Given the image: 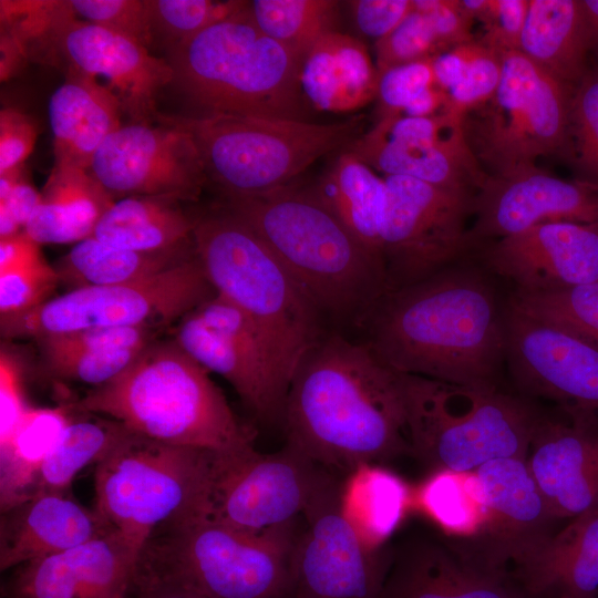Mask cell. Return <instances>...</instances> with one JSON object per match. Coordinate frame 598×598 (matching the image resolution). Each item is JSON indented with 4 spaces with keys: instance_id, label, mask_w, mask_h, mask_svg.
I'll use <instances>...</instances> for the list:
<instances>
[{
    "instance_id": "obj_39",
    "label": "cell",
    "mask_w": 598,
    "mask_h": 598,
    "mask_svg": "<svg viewBox=\"0 0 598 598\" xmlns=\"http://www.w3.org/2000/svg\"><path fill=\"white\" fill-rule=\"evenodd\" d=\"M412 506L451 536H477L487 518L484 493L475 472L434 471L415 491Z\"/></svg>"
},
{
    "instance_id": "obj_17",
    "label": "cell",
    "mask_w": 598,
    "mask_h": 598,
    "mask_svg": "<svg viewBox=\"0 0 598 598\" xmlns=\"http://www.w3.org/2000/svg\"><path fill=\"white\" fill-rule=\"evenodd\" d=\"M47 45L44 64L105 79L131 123H155L158 95L174 82L166 58L153 55L127 37L78 19L69 0L59 1Z\"/></svg>"
},
{
    "instance_id": "obj_42",
    "label": "cell",
    "mask_w": 598,
    "mask_h": 598,
    "mask_svg": "<svg viewBox=\"0 0 598 598\" xmlns=\"http://www.w3.org/2000/svg\"><path fill=\"white\" fill-rule=\"evenodd\" d=\"M154 41L168 51L206 28L239 12L247 1L148 0Z\"/></svg>"
},
{
    "instance_id": "obj_28",
    "label": "cell",
    "mask_w": 598,
    "mask_h": 598,
    "mask_svg": "<svg viewBox=\"0 0 598 598\" xmlns=\"http://www.w3.org/2000/svg\"><path fill=\"white\" fill-rule=\"evenodd\" d=\"M64 74V82L52 93L48 105L53 166L89 171L101 144L122 125L123 111L106 84L74 70Z\"/></svg>"
},
{
    "instance_id": "obj_40",
    "label": "cell",
    "mask_w": 598,
    "mask_h": 598,
    "mask_svg": "<svg viewBox=\"0 0 598 598\" xmlns=\"http://www.w3.org/2000/svg\"><path fill=\"white\" fill-rule=\"evenodd\" d=\"M248 11L266 35L300 61L324 34L336 31L339 2L333 0H254Z\"/></svg>"
},
{
    "instance_id": "obj_60",
    "label": "cell",
    "mask_w": 598,
    "mask_h": 598,
    "mask_svg": "<svg viewBox=\"0 0 598 598\" xmlns=\"http://www.w3.org/2000/svg\"><path fill=\"white\" fill-rule=\"evenodd\" d=\"M598 62V0H581Z\"/></svg>"
},
{
    "instance_id": "obj_6",
    "label": "cell",
    "mask_w": 598,
    "mask_h": 598,
    "mask_svg": "<svg viewBox=\"0 0 598 598\" xmlns=\"http://www.w3.org/2000/svg\"><path fill=\"white\" fill-rule=\"evenodd\" d=\"M292 523L246 532L207 518L172 520L143 547L133 580L204 598H291Z\"/></svg>"
},
{
    "instance_id": "obj_8",
    "label": "cell",
    "mask_w": 598,
    "mask_h": 598,
    "mask_svg": "<svg viewBox=\"0 0 598 598\" xmlns=\"http://www.w3.org/2000/svg\"><path fill=\"white\" fill-rule=\"evenodd\" d=\"M195 142L207 179L223 195L252 196L289 185L320 157L344 150L363 132L364 115L320 124L301 120L158 113ZM155 121V122H156Z\"/></svg>"
},
{
    "instance_id": "obj_32",
    "label": "cell",
    "mask_w": 598,
    "mask_h": 598,
    "mask_svg": "<svg viewBox=\"0 0 598 598\" xmlns=\"http://www.w3.org/2000/svg\"><path fill=\"white\" fill-rule=\"evenodd\" d=\"M114 202L89 171L53 166L24 231L40 245L79 243L92 237Z\"/></svg>"
},
{
    "instance_id": "obj_5",
    "label": "cell",
    "mask_w": 598,
    "mask_h": 598,
    "mask_svg": "<svg viewBox=\"0 0 598 598\" xmlns=\"http://www.w3.org/2000/svg\"><path fill=\"white\" fill-rule=\"evenodd\" d=\"M179 91L204 114L307 121L300 61L239 12L167 51Z\"/></svg>"
},
{
    "instance_id": "obj_30",
    "label": "cell",
    "mask_w": 598,
    "mask_h": 598,
    "mask_svg": "<svg viewBox=\"0 0 598 598\" xmlns=\"http://www.w3.org/2000/svg\"><path fill=\"white\" fill-rule=\"evenodd\" d=\"M344 150L383 176H406L441 187L476 193L488 176L470 148L463 130L436 142L391 141L369 130Z\"/></svg>"
},
{
    "instance_id": "obj_26",
    "label": "cell",
    "mask_w": 598,
    "mask_h": 598,
    "mask_svg": "<svg viewBox=\"0 0 598 598\" xmlns=\"http://www.w3.org/2000/svg\"><path fill=\"white\" fill-rule=\"evenodd\" d=\"M505 569L527 598H598V508L520 548Z\"/></svg>"
},
{
    "instance_id": "obj_48",
    "label": "cell",
    "mask_w": 598,
    "mask_h": 598,
    "mask_svg": "<svg viewBox=\"0 0 598 598\" xmlns=\"http://www.w3.org/2000/svg\"><path fill=\"white\" fill-rule=\"evenodd\" d=\"M461 4L483 24L482 43L501 53L519 49L529 0H461Z\"/></svg>"
},
{
    "instance_id": "obj_23",
    "label": "cell",
    "mask_w": 598,
    "mask_h": 598,
    "mask_svg": "<svg viewBox=\"0 0 598 598\" xmlns=\"http://www.w3.org/2000/svg\"><path fill=\"white\" fill-rule=\"evenodd\" d=\"M140 554L117 530L39 558L17 570L7 598H126Z\"/></svg>"
},
{
    "instance_id": "obj_55",
    "label": "cell",
    "mask_w": 598,
    "mask_h": 598,
    "mask_svg": "<svg viewBox=\"0 0 598 598\" xmlns=\"http://www.w3.org/2000/svg\"><path fill=\"white\" fill-rule=\"evenodd\" d=\"M358 30L375 41L391 33L413 10V0L350 1Z\"/></svg>"
},
{
    "instance_id": "obj_3",
    "label": "cell",
    "mask_w": 598,
    "mask_h": 598,
    "mask_svg": "<svg viewBox=\"0 0 598 598\" xmlns=\"http://www.w3.org/2000/svg\"><path fill=\"white\" fill-rule=\"evenodd\" d=\"M208 373L174 339L154 340L75 405L171 445L213 452L252 446L254 432L238 421Z\"/></svg>"
},
{
    "instance_id": "obj_15",
    "label": "cell",
    "mask_w": 598,
    "mask_h": 598,
    "mask_svg": "<svg viewBox=\"0 0 598 598\" xmlns=\"http://www.w3.org/2000/svg\"><path fill=\"white\" fill-rule=\"evenodd\" d=\"M173 339L227 380L258 419L281 421L289 382L267 339L239 308L216 293L176 323Z\"/></svg>"
},
{
    "instance_id": "obj_21",
    "label": "cell",
    "mask_w": 598,
    "mask_h": 598,
    "mask_svg": "<svg viewBox=\"0 0 598 598\" xmlns=\"http://www.w3.org/2000/svg\"><path fill=\"white\" fill-rule=\"evenodd\" d=\"M485 267L515 290L546 291L598 282V226L548 221L478 247Z\"/></svg>"
},
{
    "instance_id": "obj_37",
    "label": "cell",
    "mask_w": 598,
    "mask_h": 598,
    "mask_svg": "<svg viewBox=\"0 0 598 598\" xmlns=\"http://www.w3.org/2000/svg\"><path fill=\"white\" fill-rule=\"evenodd\" d=\"M71 406L30 408L0 444L1 513L31 497L43 463L74 419Z\"/></svg>"
},
{
    "instance_id": "obj_22",
    "label": "cell",
    "mask_w": 598,
    "mask_h": 598,
    "mask_svg": "<svg viewBox=\"0 0 598 598\" xmlns=\"http://www.w3.org/2000/svg\"><path fill=\"white\" fill-rule=\"evenodd\" d=\"M563 409L566 420L539 416L526 458L555 520L598 508V414Z\"/></svg>"
},
{
    "instance_id": "obj_44",
    "label": "cell",
    "mask_w": 598,
    "mask_h": 598,
    "mask_svg": "<svg viewBox=\"0 0 598 598\" xmlns=\"http://www.w3.org/2000/svg\"><path fill=\"white\" fill-rule=\"evenodd\" d=\"M158 330L144 327L89 328L37 339L45 359L112 349L144 348Z\"/></svg>"
},
{
    "instance_id": "obj_4",
    "label": "cell",
    "mask_w": 598,
    "mask_h": 598,
    "mask_svg": "<svg viewBox=\"0 0 598 598\" xmlns=\"http://www.w3.org/2000/svg\"><path fill=\"white\" fill-rule=\"evenodd\" d=\"M227 212L274 251L320 311H371L388 291L381 261L312 189L289 185L252 196L223 195Z\"/></svg>"
},
{
    "instance_id": "obj_14",
    "label": "cell",
    "mask_w": 598,
    "mask_h": 598,
    "mask_svg": "<svg viewBox=\"0 0 598 598\" xmlns=\"http://www.w3.org/2000/svg\"><path fill=\"white\" fill-rule=\"evenodd\" d=\"M328 474L288 444L272 454L214 452L199 517L252 533L292 523Z\"/></svg>"
},
{
    "instance_id": "obj_1",
    "label": "cell",
    "mask_w": 598,
    "mask_h": 598,
    "mask_svg": "<svg viewBox=\"0 0 598 598\" xmlns=\"http://www.w3.org/2000/svg\"><path fill=\"white\" fill-rule=\"evenodd\" d=\"M287 444L323 468L349 474L411 453L402 373L365 343L332 334L302 354L282 419Z\"/></svg>"
},
{
    "instance_id": "obj_47",
    "label": "cell",
    "mask_w": 598,
    "mask_h": 598,
    "mask_svg": "<svg viewBox=\"0 0 598 598\" xmlns=\"http://www.w3.org/2000/svg\"><path fill=\"white\" fill-rule=\"evenodd\" d=\"M503 68V53L477 40V45L461 80L450 89L445 113L457 118L487 101L496 91Z\"/></svg>"
},
{
    "instance_id": "obj_46",
    "label": "cell",
    "mask_w": 598,
    "mask_h": 598,
    "mask_svg": "<svg viewBox=\"0 0 598 598\" xmlns=\"http://www.w3.org/2000/svg\"><path fill=\"white\" fill-rule=\"evenodd\" d=\"M83 21L127 37L145 48L154 42L148 0H69Z\"/></svg>"
},
{
    "instance_id": "obj_51",
    "label": "cell",
    "mask_w": 598,
    "mask_h": 598,
    "mask_svg": "<svg viewBox=\"0 0 598 598\" xmlns=\"http://www.w3.org/2000/svg\"><path fill=\"white\" fill-rule=\"evenodd\" d=\"M144 348L84 352L45 361L49 370L58 378L99 386L122 373Z\"/></svg>"
},
{
    "instance_id": "obj_53",
    "label": "cell",
    "mask_w": 598,
    "mask_h": 598,
    "mask_svg": "<svg viewBox=\"0 0 598 598\" xmlns=\"http://www.w3.org/2000/svg\"><path fill=\"white\" fill-rule=\"evenodd\" d=\"M30 408L25 401L21 364L2 344L0 352V444L9 439Z\"/></svg>"
},
{
    "instance_id": "obj_27",
    "label": "cell",
    "mask_w": 598,
    "mask_h": 598,
    "mask_svg": "<svg viewBox=\"0 0 598 598\" xmlns=\"http://www.w3.org/2000/svg\"><path fill=\"white\" fill-rule=\"evenodd\" d=\"M113 526L66 494L45 493L1 513L0 569L27 564L104 536Z\"/></svg>"
},
{
    "instance_id": "obj_43",
    "label": "cell",
    "mask_w": 598,
    "mask_h": 598,
    "mask_svg": "<svg viewBox=\"0 0 598 598\" xmlns=\"http://www.w3.org/2000/svg\"><path fill=\"white\" fill-rule=\"evenodd\" d=\"M567 158L579 179L598 185V62L574 87Z\"/></svg>"
},
{
    "instance_id": "obj_38",
    "label": "cell",
    "mask_w": 598,
    "mask_h": 598,
    "mask_svg": "<svg viewBox=\"0 0 598 598\" xmlns=\"http://www.w3.org/2000/svg\"><path fill=\"white\" fill-rule=\"evenodd\" d=\"M128 431L113 419H73L43 463L31 497L66 494L75 476L87 465L101 462Z\"/></svg>"
},
{
    "instance_id": "obj_56",
    "label": "cell",
    "mask_w": 598,
    "mask_h": 598,
    "mask_svg": "<svg viewBox=\"0 0 598 598\" xmlns=\"http://www.w3.org/2000/svg\"><path fill=\"white\" fill-rule=\"evenodd\" d=\"M40 200L41 192L22 174L9 194L0 198V239L24 230Z\"/></svg>"
},
{
    "instance_id": "obj_59",
    "label": "cell",
    "mask_w": 598,
    "mask_h": 598,
    "mask_svg": "<svg viewBox=\"0 0 598 598\" xmlns=\"http://www.w3.org/2000/svg\"><path fill=\"white\" fill-rule=\"evenodd\" d=\"M131 591L135 592L136 598H204L176 585L145 580H134Z\"/></svg>"
},
{
    "instance_id": "obj_36",
    "label": "cell",
    "mask_w": 598,
    "mask_h": 598,
    "mask_svg": "<svg viewBox=\"0 0 598 598\" xmlns=\"http://www.w3.org/2000/svg\"><path fill=\"white\" fill-rule=\"evenodd\" d=\"M413 491L380 464H363L341 484V509L361 540L380 549L412 507Z\"/></svg>"
},
{
    "instance_id": "obj_57",
    "label": "cell",
    "mask_w": 598,
    "mask_h": 598,
    "mask_svg": "<svg viewBox=\"0 0 598 598\" xmlns=\"http://www.w3.org/2000/svg\"><path fill=\"white\" fill-rule=\"evenodd\" d=\"M477 40L456 45L432 58L436 85L447 92L461 80L475 52Z\"/></svg>"
},
{
    "instance_id": "obj_18",
    "label": "cell",
    "mask_w": 598,
    "mask_h": 598,
    "mask_svg": "<svg viewBox=\"0 0 598 598\" xmlns=\"http://www.w3.org/2000/svg\"><path fill=\"white\" fill-rule=\"evenodd\" d=\"M89 172L115 200L173 195L197 202L208 182L190 135L161 120L121 125L101 144Z\"/></svg>"
},
{
    "instance_id": "obj_7",
    "label": "cell",
    "mask_w": 598,
    "mask_h": 598,
    "mask_svg": "<svg viewBox=\"0 0 598 598\" xmlns=\"http://www.w3.org/2000/svg\"><path fill=\"white\" fill-rule=\"evenodd\" d=\"M193 240L215 292L258 327L290 383L300 358L321 336V311L267 244L221 206L198 214Z\"/></svg>"
},
{
    "instance_id": "obj_12",
    "label": "cell",
    "mask_w": 598,
    "mask_h": 598,
    "mask_svg": "<svg viewBox=\"0 0 598 598\" xmlns=\"http://www.w3.org/2000/svg\"><path fill=\"white\" fill-rule=\"evenodd\" d=\"M216 292L195 255L152 278L71 289L39 307L0 319L4 339L34 340L89 328L176 324Z\"/></svg>"
},
{
    "instance_id": "obj_29",
    "label": "cell",
    "mask_w": 598,
    "mask_h": 598,
    "mask_svg": "<svg viewBox=\"0 0 598 598\" xmlns=\"http://www.w3.org/2000/svg\"><path fill=\"white\" fill-rule=\"evenodd\" d=\"M299 85L303 102L312 109L351 113L375 100L378 70L362 41L336 30L301 60Z\"/></svg>"
},
{
    "instance_id": "obj_11",
    "label": "cell",
    "mask_w": 598,
    "mask_h": 598,
    "mask_svg": "<svg viewBox=\"0 0 598 598\" xmlns=\"http://www.w3.org/2000/svg\"><path fill=\"white\" fill-rule=\"evenodd\" d=\"M574 87L518 50L503 53L495 93L462 118L465 140L487 175L536 166L543 156H567Z\"/></svg>"
},
{
    "instance_id": "obj_20",
    "label": "cell",
    "mask_w": 598,
    "mask_h": 598,
    "mask_svg": "<svg viewBox=\"0 0 598 598\" xmlns=\"http://www.w3.org/2000/svg\"><path fill=\"white\" fill-rule=\"evenodd\" d=\"M506 362L528 394L598 414V349L506 306Z\"/></svg>"
},
{
    "instance_id": "obj_33",
    "label": "cell",
    "mask_w": 598,
    "mask_h": 598,
    "mask_svg": "<svg viewBox=\"0 0 598 598\" xmlns=\"http://www.w3.org/2000/svg\"><path fill=\"white\" fill-rule=\"evenodd\" d=\"M173 195H136L114 202L92 237L135 251H164L193 241L198 214Z\"/></svg>"
},
{
    "instance_id": "obj_16",
    "label": "cell",
    "mask_w": 598,
    "mask_h": 598,
    "mask_svg": "<svg viewBox=\"0 0 598 598\" xmlns=\"http://www.w3.org/2000/svg\"><path fill=\"white\" fill-rule=\"evenodd\" d=\"M341 484L329 473L302 515L292 557L291 598H378L393 555L371 549L341 509Z\"/></svg>"
},
{
    "instance_id": "obj_45",
    "label": "cell",
    "mask_w": 598,
    "mask_h": 598,
    "mask_svg": "<svg viewBox=\"0 0 598 598\" xmlns=\"http://www.w3.org/2000/svg\"><path fill=\"white\" fill-rule=\"evenodd\" d=\"M414 4V1H413ZM377 70L433 58L444 51L429 18L415 7L386 37L374 43Z\"/></svg>"
},
{
    "instance_id": "obj_52",
    "label": "cell",
    "mask_w": 598,
    "mask_h": 598,
    "mask_svg": "<svg viewBox=\"0 0 598 598\" xmlns=\"http://www.w3.org/2000/svg\"><path fill=\"white\" fill-rule=\"evenodd\" d=\"M39 125L29 114L16 109L0 112V175L22 167L32 153Z\"/></svg>"
},
{
    "instance_id": "obj_34",
    "label": "cell",
    "mask_w": 598,
    "mask_h": 598,
    "mask_svg": "<svg viewBox=\"0 0 598 598\" xmlns=\"http://www.w3.org/2000/svg\"><path fill=\"white\" fill-rule=\"evenodd\" d=\"M312 190L351 235L383 265V176L352 152L342 150Z\"/></svg>"
},
{
    "instance_id": "obj_35",
    "label": "cell",
    "mask_w": 598,
    "mask_h": 598,
    "mask_svg": "<svg viewBox=\"0 0 598 598\" xmlns=\"http://www.w3.org/2000/svg\"><path fill=\"white\" fill-rule=\"evenodd\" d=\"M195 255L194 240L164 251H135L93 237L76 243L54 267L60 282L71 289L116 286L152 278Z\"/></svg>"
},
{
    "instance_id": "obj_19",
    "label": "cell",
    "mask_w": 598,
    "mask_h": 598,
    "mask_svg": "<svg viewBox=\"0 0 598 598\" xmlns=\"http://www.w3.org/2000/svg\"><path fill=\"white\" fill-rule=\"evenodd\" d=\"M471 250L548 221L598 226V185L556 177L537 166L488 175L473 200Z\"/></svg>"
},
{
    "instance_id": "obj_54",
    "label": "cell",
    "mask_w": 598,
    "mask_h": 598,
    "mask_svg": "<svg viewBox=\"0 0 598 598\" xmlns=\"http://www.w3.org/2000/svg\"><path fill=\"white\" fill-rule=\"evenodd\" d=\"M413 1L431 21L444 51L475 40L472 34L474 20L463 9L461 0Z\"/></svg>"
},
{
    "instance_id": "obj_49",
    "label": "cell",
    "mask_w": 598,
    "mask_h": 598,
    "mask_svg": "<svg viewBox=\"0 0 598 598\" xmlns=\"http://www.w3.org/2000/svg\"><path fill=\"white\" fill-rule=\"evenodd\" d=\"M434 85L432 58L378 71L379 118L401 115L421 93Z\"/></svg>"
},
{
    "instance_id": "obj_41",
    "label": "cell",
    "mask_w": 598,
    "mask_h": 598,
    "mask_svg": "<svg viewBox=\"0 0 598 598\" xmlns=\"http://www.w3.org/2000/svg\"><path fill=\"white\" fill-rule=\"evenodd\" d=\"M507 305L598 349V282L535 292L514 290Z\"/></svg>"
},
{
    "instance_id": "obj_50",
    "label": "cell",
    "mask_w": 598,
    "mask_h": 598,
    "mask_svg": "<svg viewBox=\"0 0 598 598\" xmlns=\"http://www.w3.org/2000/svg\"><path fill=\"white\" fill-rule=\"evenodd\" d=\"M60 282L45 259L0 274L1 317L24 312L48 301Z\"/></svg>"
},
{
    "instance_id": "obj_58",
    "label": "cell",
    "mask_w": 598,
    "mask_h": 598,
    "mask_svg": "<svg viewBox=\"0 0 598 598\" xmlns=\"http://www.w3.org/2000/svg\"><path fill=\"white\" fill-rule=\"evenodd\" d=\"M41 259V245L24 230L0 239V274L30 266Z\"/></svg>"
},
{
    "instance_id": "obj_31",
    "label": "cell",
    "mask_w": 598,
    "mask_h": 598,
    "mask_svg": "<svg viewBox=\"0 0 598 598\" xmlns=\"http://www.w3.org/2000/svg\"><path fill=\"white\" fill-rule=\"evenodd\" d=\"M518 51L575 87L588 71L592 52L581 0H529Z\"/></svg>"
},
{
    "instance_id": "obj_9",
    "label": "cell",
    "mask_w": 598,
    "mask_h": 598,
    "mask_svg": "<svg viewBox=\"0 0 598 598\" xmlns=\"http://www.w3.org/2000/svg\"><path fill=\"white\" fill-rule=\"evenodd\" d=\"M411 454L434 471L474 472L498 458H527L539 415L497 388L402 373Z\"/></svg>"
},
{
    "instance_id": "obj_24",
    "label": "cell",
    "mask_w": 598,
    "mask_h": 598,
    "mask_svg": "<svg viewBox=\"0 0 598 598\" xmlns=\"http://www.w3.org/2000/svg\"><path fill=\"white\" fill-rule=\"evenodd\" d=\"M470 544L416 542L393 555L378 598H523Z\"/></svg>"
},
{
    "instance_id": "obj_10",
    "label": "cell",
    "mask_w": 598,
    "mask_h": 598,
    "mask_svg": "<svg viewBox=\"0 0 598 598\" xmlns=\"http://www.w3.org/2000/svg\"><path fill=\"white\" fill-rule=\"evenodd\" d=\"M213 454L130 430L95 465L94 508L141 554L163 525L200 516Z\"/></svg>"
},
{
    "instance_id": "obj_61",
    "label": "cell",
    "mask_w": 598,
    "mask_h": 598,
    "mask_svg": "<svg viewBox=\"0 0 598 598\" xmlns=\"http://www.w3.org/2000/svg\"><path fill=\"white\" fill-rule=\"evenodd\" d=\"M523 598H527V597L524 596Z\"/></svg>"
},
{
    "instance_id": "obj_25",
    "label": "cell",
    "mask_w": 598,
    "mask_h": 598,
    "mask_svg": "<svg viewBox=\"0 0 598 598\" xmlns=\"http://www.w3.org/2000/svg\"><path fill=\"white\" fill-rule=\"evenodd\" d=\"M483 489L487 518L470 543L494 566L504 569L520 548L554 533L555 520L526 458L489 461L474 471Z\"/></svg>"
},
{
    "instance_id": "obj_2",
    "label": "cell",
    "mask_w": 598,
    "mask_h": 598,
    "mask_svg": "<svg viewBox=\"0 0 598 598\" xmlns=\"http://www.w3.org/2000/svg\"><path fill=\"white\" fill-rule=\"evenodd\" d=\"M370 312L368 343L398 372L497 388L506 361V307L476 267L457 261L389 290Z\"/></svg>"
},
{
    "instance_id": "obj_13",
    "label": "cell",
    "mask_w": 598,
    "mask_h": 598,
    "mask_svg": "<svg viewBox=\"0 0 598 598\" xmlns=\"http://www.w3.org/2000/svg\"><path fill=\"white\" fill-rule=\"evenodd\" d=\"M381 256L388 291L419 282L471 251L466 220L475 192L383 176Z\"/></svg>"
}]
</instances>
